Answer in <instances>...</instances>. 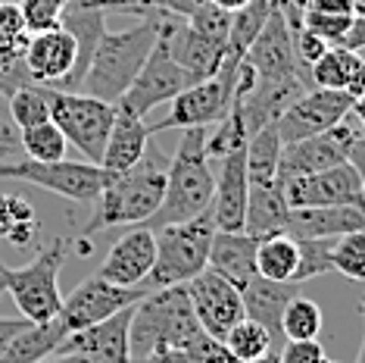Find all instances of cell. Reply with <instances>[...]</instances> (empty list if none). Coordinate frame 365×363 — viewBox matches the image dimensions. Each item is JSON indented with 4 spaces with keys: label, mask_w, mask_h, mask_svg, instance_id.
I'll return each mask as SVG.
<instances>
[{
    "label": "cell",
    "mask_w": 365,
    "mask_h": 363,
    "mask_svg": "<svg viewBox=\"0 0 365 363\" xmlns=\"http://www.w3.org/2000/svg\"><path fill=\"white\" fill-rule=\"evenodd\" d=\"M212 338L197 323L185 285L160 288L135 304L128 329L131 360L160 351H203Z\"/></svg>",
    "instance_id": "obj_1"
},
{
    "label": "cell",
    "mask_w": 365,
    "mask_h": 363,
    "mask_svg": "<svg viewBox=\"0 0 365 363\" xmlns=\"http://www.w3.org/2000/svg\"><path fill=\"white\" fill-rule=\"evenodd\" d=\"M165 169H169V160L150 141L140 163L122 172H106V182L101 188V197L94 201L97 207L91 222L85 226V235L101 232V229L144 226L163 204Z\"/></svg>",
    "instance_id": "obj_2"
},
{
    "label": "cell",
    "mask_w": 365,
    "mask_h": 363,
    "mask_svg": "<svg viewBox=\"0 0 365 363\" xmlns=\"http://www.w3.org/2000/svg\"><path fill=\"white\" fill-rule=\"evenodd\" d=\"M206 135L210 129H185L165 169V194L160 210L144 222L147 229L175 226L190 222L203 213H210L212 192H215V172L206 154Z\"/></svg>",
    "instance_id": "obj_3"
},
{
    "label": "cell",
    "mask_w": 365,
    "mask_h": 363,
    "mask_svg": "<svg viewBox=\"0 0 365 363\" xmlns=\"http://www.w3.org/2000/svg\"><path fill=\"white\" fill-rule=\"evenodd\" d=\"M156 35H160V16L140 19L138 26L125 31H106L91 56V66L78 91L97 97V101L115 104L131 88L138 72L144 69L147 56L156 44Z\"/></svg>",
    "instance_id": "obj_4"
},
{
    "label": "cell",
    "mask_w": 365,
    "mask_h": 363,
    "mask_svg": "<svg viewBox=\"0 0 365 363\" xmlns=\"http://www.w3.org/2000/svg\"><path fill=\"white\" fill-rule=\"evenodd\" d=\"M69 254V238H53L41 247L35 260L26 267H6L0 260V294H10L29 323H51L60 317V272Z\"/></svg>",
    "instance_id": "obj_5"
},
{
    "label": "cell",
    "mask_w": 365,
    "mask_h": 363,
    "mask_svg": "<svg viewBox=\"0 0 365 363\" xmlns=\"http://www.w3.org/2000/svg\"><path fill=\"white\" fill-rule=\"evenodd\" d=\"M212 217L190 219V222H175V226L153 229L156 238V260L150 276L144 279V292H160V288H175L187 285L197 279L210 263V242H212Z\"/></svg>",
    "instance_id": "obj_6"
},
{
    "label": "cell",
    "mask_w": 365,
    "mask_h": 363,
    "mask_svg": "<svg viewBox=\"0 0 365 363\" xmlns=\"http://www.w3.org/2000/svg\"><path fill=\"white\" fill-rule=\"evenodd\" d=\"M51 119L60 126L76 151L88 156V163L101 166V156L110 138L113 119H115V104L97 101L85 91H53L51 88Z\"/></svg>",
    "instance_id": "obj_7"
},
{
    "label": "cell",
    "mask_w": 365,
    "mask_h": 363,
    "mask_svg": "<svg viewBox=\"0 0 365 363\" xmlns=\"http://www.w3.org/2000/svg\"><path fill=\"white\" fill-rule=\"evenodd\" d=\"M235 56H228L222 63V69L212 79L197 81V85L185 88L181 94L172 101L165 119L153 122L150 135L165 129H212L219 119H225V113L235 106V72H237Z\"/></svg>",
    "instance_id": "obj_8"
},
{
    "label": "cell",
    "mask_w": 365,
    "mask_h": 363,
    "mask_svg": "<svg viewBox=\"0 0 365 363\" xmlns=\"http://www.w3.org/2000/svg\"><path fill=\"white\" fill-rule=\"evenodd\" d=\"M0 179L26 182V185L44 188L76 204H91L101 197V188L106 182V169L88 160H56V163H38V160H13L0 166Z\"/></svg>",
    "instance_id": "obj_9"
},
{
    "label": "cell",
    "mask_w": 365,
    "mask_h": 363,
    "mask_svg": "<svg viewBox=\"0 0 365 363\" xmlns=\"http://www.w3.org/2000/svg\"><path fill=\"white\" fill-rule=\"evenodd\" d=\"M185 88H190V79L185 76V69L175 63V56L169 51V41L160 31L156 35V44L150 56H147L144 69L138 72V79L131 81V88L115 101V106L135 113V116L144 119L150 110L163 104H172Z\"/></svg>",
    "instance_id": "obj_10"
},
{
    "label": "cell",
    "mask_w": 365,
    "mask_h": 363,
    "mask_svg": "<svg viewBox=\"0 0 365 363\" xmlns=\"http://www.w3.org/2000/svg\"><path fill=\"white\" fill-rule=\"evenodd\" d=\"M144 294V288H122L115 282H106L103 276H91L63 298L60 323L66 326V332H78V329L97 326L115 317L125 307H135Z\"/></svg>",
    "instance_id": "obj_11"
},
{
    "label": "cell",
    "mask_w": 365,
    "mask_h": 363,
    "mask_svg": "<svg viewBox=\"0 0 365 363\" xmlns=\"http://www.w3.org/2000/svg\"><path fill=\"white\" fill-rule=\"evenodd\" d=\"M350 113H353L350 94H344V91H328V88H309L281 113L275 129H278L281 141L294 144V141L322 135V131L346 122Z\"/></svg>",
    "instance_id": "obj_12"
},
{
    "label": "cell",
    "mask_w": 365,
    "mask_h": 363,
    "mask_svg": "<svg viewBox=\"0 0 365 363\" xmlns=\"http://www.w3.org/2000/svg\"><path fill=\"white\" fill-rule=\"evenodd\" d=\"M187 301L194 307L197 323L203 326V332L222 342L231 326H237L244 319V298H240V288L231 285L225 276L212 269H203L197 279H190L185 285Z\"/></svg>",
    "instance_id": "obj_13"
},
{
    "label": "cell",
    "mask_w": 365,
    "mask_h": 363,
    "mask_svg": "<svg viewBox=\"0 0 365 363\" xmlns=\"http://www.w3.org/2000/svg\"><path fill=\"white\" fill-rule=\"evenodd\" d=\"M356 138H359V131H356L353 126H346V122H340V126L322 131V135H312V138H303V141L284 144L278 176L297 179V176H312V172L340 166V163L350 160V151H353Z\"/></svg>",
    "instance_id": "obj_14"
},
{
    "label": "cell",
    "mask_w": 365,
    "mask_h": 363,
    "mask_svg": "<svg viewBox=\"0 0 365 363\" xmlns=\"http://www.w3.org/2000/svg\"><path fill=\"white\" fill-rule=\"evenodd\" d=\"M78 47L76 38L63 26L35 31L26 44V66L35 85L53 88V91H72V72H76Z\"/></svg>",
    "instance_id": "obj_15"
},
{
    "label": "cell",
    "mask_w": 365,
    "mask_h": 363,
    "mask_svg": "<svg viewBox=\"0 0 365 363\" xmlns=\"http://www.w3.org/2000/svg\"><path fill=\"white\" fill-rule=\"evenodd\" d=\"M244 60L256 69L259 81H272V79H287V76H303L309 79V66H303L297 60V51H294V31H290L287 19H284V10L272 13V19L265 22V29L256 35V41L247 47Z\"/></svg>",
    "instance_id": "obj_16"
},
{
    "label": "cell",
    "mask_w": 365,
    "mask_h": 363,
    "mask_svg": "<svg viewBox=\"0 0 365 363\" xmlns=\"http://www.w3.org/2000/svg\"><path fill=\"white\" fill-rule=\"evenodd\" d=\"M247 197H250V176H247L244 151H235L219 160L215 192L210 204V217L215 232H244Z\"/></svg>",
    "instance_id": "obj_17"
},
{
    "label": "cell",
    "mask_w": 365,
    "mask_h": 363,
    "mask_svg": "<svg viewBox=\"0 0 365 363\" xmlns=\"http://www.w3.org/2000/svg\"><path fill=\"white\" fill-rule=\"evenodd\" d=\"M153 260H156L153 229L135 226L113 242L106 260L97 269V276H103L106 282H115L122 288H144V279L150 276Z\"/></svg>",
    "instance_id": "obj_18"
},
{
    "label": "cell",
    "mask_w": 365,
    "mask_h": 363,
    "mask_svg": "<svg viewBox=\"0 0 365 363\" xmlns=\"http://www.w3.org/2000/svg\"><path fill=\"white\" fill-rule=\"evenodd\" d=\"M131 313H135V307H125L122 313H115V317L103 319L97 326L69 332L53 354H85V357L97 363H131V348H128Z\"/></svg>",
    "instance_id": "obj_19"
},
{
    "label": "cell",
    "mask_w": 365,
    "mask_h": 363,
    "mask_svg": "<svg viewBox=\"0 0 365 363\" xmlns=\"http://www.w3.org/2000/svg\"><path fill=\"white\" fill-rule=\"evenodd\" d=\"M300 294V285L297 282H269L262 276H253L250 282L240 288V298H244V317L259 323L265 332L272 335L275 348L281 351L284 344V335H281V313L290 304V298Z\"/></svg>",
    "instance_id": "obj_20"
},
{
    "label": "cell",
    "mask_w": 365,
    "mask_h": 363,
    "mask_svg": "<svg viewBox=\"0 0 365 363\" xmlns=\"http://www.w3.org/2000/svg\"><path fill=\"white\" fill-rule=\"evenodd\" d=\"M290 204H287V179L275 176L272 182H250V197H247V219L244 232L253 238L265 235H287Z\"/></svg>",
    "instance_id": "obj_21"
},
{
    "label": "cell",
    "mask_w": 365,
    "mask_h": 363,
    "mask_svg": "<svg viewBox=\"0 0 365 363\" xmlns=\"http://www.w3.org/2000/svg\"><path fill=\"white\" fill-rule=\"evenodd\" d=\"M150 138H153L150 126H147L144 119L135 116V113H128V110H122V106H115V119H113L110 138H106L101 166L106 172L131 169L135 163H140V156L147 154Z\"/></svg>",
    "instance_id": "obj_22"
},
{
    "label": "cell",
    "mask_w": 365,
    "mask_h": 363,
    "mask_svg": "<svg viewBox=\"0 0 365 363\" xmlns=\"http://www.w3.org/2000/svg\"><path fill=\"white\" fill-rule=\"evenodd\" d=\"M365 213L359 207H290V238H340L346 232H362Z\"/></svg>",
    "instance_id": "obj_23"
},
{
    "label": "cell",
    "mask_w": 365,
    "mask_h": 363,
    "mask_svg": "<svg viewBox=\"0 0 365 363\" xmlns=\"http://www.w3.org/2000/svg\"><path fill=\"white\" fill-rule=\"evenodd\" d=\"M256 247H259V238L247 232H212L206 269L219 272L231 285L244 288L256 276Z\"/></svg>",
    "instance_id": "obj_24"
},
{
    "label": "cell",
    "mask_w": 365,
    "mask_h": 363,
    "mask_svg": "<svg viewBox=\"0 0 365 363\" xmlns=\"http://www.w3.org/2000/svg\"><path fill=\"white\" fill-rule=\"evenodd\" d=\"M60 26L76 38V47H78L76 72H72V91H78L81 79H85V72L91 66V56H94L101 38L106 35V13L97 10V6H88V4H66Z\"/></svg>",
    "instance_id": "obj_25"
},
{
    "label": "cell",
    "mask_w": 365,
    "mask_h": 363,
    "mask_svg": "<svg viewBox=\"0 0 365 363\" xmlns=\"http://www.w3.org/2000/svg\"><path fill=\"white\" fill-rule=\"evenodd\" d=\"M309 76L312 88L344 91L356 101L359 94H365V56L344 51V47H328L325 56L312 63Z\"/></svg>",
    "instance_id": "obj_26"
},
{
    "label": "cell",
    "mask_w": 365,
    "mask_h": 363,
    "mask_svg": "<svg viewBox=\"0 0 365 363\" xmlns=\"http://www.w3.org/2000/svg\"><path fill=\"white\" fill-rule=\"evenodd\" d=\"M66 335L69 332H66V326L60 323V317L51 319V323H29L6 344L0 363H41L60 348V342Z\"/></svg>",
    "instance_id": "obj_27"
},
{
    "label": "cell",
    "mask_w": 365,
    "mask_h": 363,
    "mask_svg": "<svg viewBox=\"0 0 365 363\" xmlns=\"http://www.w3.org/2000/svg\"><path fill=\"white\" fill-rule=\"evenodd\" d=\"M297 263H300L297 238H290L284 232L259 238V247H256V276L269 279V282H294Z\"/></svg>",
    "instance_id": "obj_28"
},
{
    "label": "cell",
    "mask_w": 365,
    "mask_h": 363,
    "mask_svg": "<svg viewBox=\"0 0 365 363\" xmlns=\"http://www.w3.org/2000/svg\"><path fill=\"white\" fill-rule=\"evenodd\" d=\"M284 0H250L247 6H240L237 13H231V31H228V56L244 60L247 47L256 41V35L265 29V22L272 19V13Z\"/></svg>",
    "instance_id": "obj_29"
},
{
    "label": "cell",
    "mask_w": 365,
    "mask_h": 363,
    "mask_svg": "<svg viewBox=\"0 0 365 363\" xmlns=\"http://www.w3.org/2000/svg\"><path fill=\"white\" fill-rule=\"evenodd\" d=\"M281 151H284V141H281L275 122L272 126H262L259 131H253L247 138L244 147V160H247V176L250 182H272L278 176L281 166Z\"/></svg>",
    "instance_id": "obj_30"
},
{
    "label": "cell",
    "mask_w": 365,
    "mask_h": 363,
    "mask_svg": "<svg viewBox=\"0 0 365 363\" xmlns=\"http://www.w3.org/2000/svg\"><path fill=\"white\" fill-rule=\"evenodd\" d=\"M6 106V116L16 129H31L41 126V122L51 119V88L44 85H26L19 91H13L10 97L4 101Z\"/></svg>",
    "instance_id": "obj_31"
},
{
    "label": "cell",
    "mask_w": 365,
    "mask_h": 363,
    "mask_svg": "<svg viewBox=\"0 0 365 363\" xmlns=\"http://www.w3.org/2000/svg\"><path fill=\"white\" fill-rule=\"evenodd\" d=\"M322 326H325V317H322V307L312 298H290V304L281 313V335L284 342H309V338H319Z\"/></svg>",
    "instance_id": "obj_32"
},
{
    "label": "cell",
    "mask_w": 365,
    "mask_h": 363,
    "mask_svg": "<svg viewBox=\"0 0 365 363\" xmlns=\"http://www.w3.org/2000/svg\"><path fill=\"white\" fill-rule=\"evenodd\" d=\"M19 147L26 154V160H38V163H56V160H66V135L60 131L53 119L41 122V126H31V129H22L19 131Z\"/></svg>",
    "instance_id": "obj_33"
},
{
    "label": "cell",
    "mask_w": 365,
    "mask_h": 363,
    "mask_svg": "<svg viewBox=\"0 0 365 363\" xmlns=\"http://www.w3.org/2000/svg\"><path fill=\"white\" fill-rule=\"evenodd\" d=\"M222 344L228 348V354L235 357L237 363H250L256 357H262L265 351H278L275 342H272V335L265 332L259 323H253V319H240L237 326H231V332L222 338Z\"/></svg>",
    "instance_id": "obj_34"
},
{
    "label": "cell",
    "mask_w": 365,
    "mask_h": 363,
    "mask_svg": "<svg viewBox=\"0 0 365 363\" xmlns=\"http://www.w3.org/2000/svg\"><path fill=\"white\" fill-rule=\"evenodd\" d=\"M247 138H250V129H247L244 116H240L237 106H231L225 113V119H219L215 126L210 129V135H206V154L212 156H228L235 151H244L247 147Z\"/></svg>",
    "instance_id": "obj_35"
},
{
    "label": "cell",
    "mask_w": 365,
    "mask_h": 363,
    "mask_svg": "<svg viewBox=\"0 0 365 363\" xmlns=\"http://www.w3.org/2000/svg\"><path fill=\"white\" fill-rule=\"evenodd\" d=\"M331 267H334V272L350 279V282H365V229L334 238Z\"/></svg>",
    "instance_id": "obj_36"
},
{
    "label": "cell",
    "mask_w": 365,
    "mask_h": 363,
    "mask_svg": "<svg viewBox=\"0 0 365 363\" xmlns=\"http://www.w3.org/2000/svg\"><path fill=\"white\" fill-rule=\"evenodd\" d=\"M297 247H300V263H297V272H294L297 285L312 282V279L334 272V267H331V247H334V238H300Z\"/></svg>",
    "instance_id": "obj_37"
},
{
    "label": "cell",
    "mask_w": 365,
    "mask_h": 363,
    "mask_svg": "<svg viewBox=\"0 0 365 363\" xmlns=\"http://www.w3.org/2000/svg\"><path fill=\"white\" fill-rule=\"evenodd\" d=\"M29 44V29L16 0L0 4V60H22Z\"/></svg>",
    "instance_id": "obj_38"
},
{
    "label": "cell",
    "mask_w": 365,
    "mask_h": 363,
    "mask_svg": "<svg viewBox=\"0 0 365 363\" xmlns=\"http://www.w3.org/2000/svg\"><path fill=\"white\" fill-rule=\"evenodd\" d=\"M16 6H19L29 35H35V31H47V29L60 26V16L66 10V0H19Z\"/></svg>",
    "instance_id": "obj_39"
},
{
    "label": "cell",
    "mask_w": 365,
    "mask_h": 363,
    "mask_svg": "<svg viewBox=\"0 0 365 363\" xmlns=\"http://www.w3.org/2000/svg\"><path fill=\"white\" fill-rule=\"evenodd\" d=\"M187 26L197 29L200 35H206L210 41H215V44H222L228 51V31H231V13L219 10V6H212L210 0L200 6L197 13L187 16Z\"/></svg>",
    "instance_id": "obj_40"
},
{
    "label": "cell",
    "mask_w": 365,
    "mask_h": 363,
    "mask_svg": "<svg viewBox=\"0 0 365 363\" xmlns=\"http://www.w3.org/2000/svg\"><path fill=\"white\" fill-rule=\"evenodd\" d=\"M353 16H325V13H312V10H303V26L315 31L322 41H325L328 47H337L340 38L346 35V29H350Z\"/></svg>",
    "instance_id": "obj_41"
},
{
    "label": "cell",
    "mask_w": 365,
    "mask_h": 363,
    "mask_svg": "<svg viewBox=\"0 0 365 363\" xmlns=\"http://www.w3.org/2000/svg\"><path fill=\"white\" fill-rule=\"evenodd\" d=\"M35 219H38V213L26 197L0 192V238H6L22 222H35Z\"/></svg>",
    "instance_id": "obj_42"
},
{
    "label": "cell",
    "mask_w": 365,
    "mask_h": 363,
    "mask_svg": "<svg viewBox=\"0 0 365 363\" xmlns=\"http://www.w3.org/2000/svg\"><path fill=\"white\" fill-rule=\"evenodd\" d=\"M278 360L281 363H325L328 354L319 338H309V342H284L278 351Z\"/></svg>",
    "instance_id": "obj_43"
},
{
    "label": "cell",
    "mask_w": 365,
    "mask_h": 363,
    "mask_svg": "<svg viewBox=\"0 0 365 363\" xmlns=\"http://www.w3.org/2000/svg\"><path fill=\"white\" fill-rule=\"evenodd\" d=\"M290 31H294V51H297V60H300L303 66H309V69H312V63L325 56L328 44H325V41H322L319 35H315V31L306 29L303 22H300L297 29H290Z\"/></svg>",
    "instance_id": "obj_44"
},
{
    "label": "cell",
    "mask_w": 365,
    "mask_h": 363,
    "mask_svg": "<svg viewBox=\"0 0 365 363\" xmlns=\"http://www.w3.org/2000/svg\"><path fill=\"white\" fill-rule=\"evenodd\" d=\"M22 147H19V129L6 116V106L0 104V166L13 160H22Z\"/></svg>",
    "instance_id": "obj_45"
},
{
    "label": "cell",
    "mask_w": 365,
    "mask_h": 363,
    "mask_svg": "<svg viewBox=\"0 0 365 363\" xmlns=\"http://www.w3.org/2000/svg\"><path fill=\"white\" fill-rule=\"evenodd\" d=\"M131 363H203V351H160L150 357H138Z\"/></svg>",
    "instance_id": "obj_46"
},
{
    "label": "cell",
    "mask_w": 365,
    "mask_h": 363,
    "mask_svg": "<svg viewBox=\"0 0 365 363\" xmlns=\"http://www.w3.org/2000/svg\"><path fill=\"white\" fill-rule=\"evenodd\" d=\"M344 51H353V54H362L365 51V16H353L350 29H346V35L340 38V44Z\"/></svg>",
    "instance_id": "obj_47"
},
{
    "label": "cell",
    "mask_w": 365,
    "mask_h": 363,
    "mask_svg": "<svg viewBox=\"0 0 365 363\" xmlns=\"http://www.w3.org/2000/svg\"><path fill=\"white\" fill-rule=\"evenodd\" d=\"M306 10L325 16H356V0H309Z\"/></svg>",
    "instance_id": "obj_48"
},
{
    "label": "cell",
    "mask_w": 365,
    "mask_h": 363,
    "mask_svg": "<svg viewBox=\"0 0 365 363\" xmlns=\"http://www.w3.org/2000/svg\"><path fill=\"white\" fill-rule=\"evenodd\" d=\"M26 326H29V319H22V317H0V357H4L6 344H10Z\"/></svg>",
    "instance_id": "obj_49"
},
{
    "label": "cell",
    "mask_w": 365,
    "mask_h": 363,
    "mask_svg": "<svg viewBox=\"0 0 365 363\" xmlns=\"http://www.w3.org/2000/svg\"><path fill=\"white\" fill-rule=\"evenodd\" d=\"M38 235V219L35 222H22V226H16L10 235H6V242L16 244V247H29L31 242H35Z\"/></svg>",
    "instance_id": "obj_50"
},
{
    "label": "cell",
    "mask_w": 365,
    "mask_h": 363,
    "mask_svg": "<svg viewBox=\"0 0 365 363\" xmlns=\"http://www.w3.org/2000/svg\"><path fill=\"white\" fill-rule=\"evenodd\" d=\"M350 166L359 172V182H362V192H365V135L356 138L353 151H350Z\"/></svg>",
    "instance_id": "obj_51"
},
{
    "label": "cell",
    "mask_w": 365,
    "mask_h": 363,
    "mask_svg": "<svg viewBox=\"0 0 365 363\" xmlns=\"http://www.w3.org/2000/svg\"><path fill=\"white\" fill-rule=\"evenodd\" d=\"M41 363H97V360L85 357V354H51V357H44Z\"/></svg>",
    "instance_id": "obj_52"
},
{
    "label": "cell",
    "mask_w": 365,
    "mask_h": 363,
    "mask_svg": "<svg viewBox=\"0 0 365 363\" xmlns=\"http://www.w3.org/2000/svg\"><path fill=\"white\" fill-rule=\"evenodd\" d=\"M212 6H219V10H225V13H237L240 6H247L250 0H210Z\"/></svg>",
    "instance_id": "obj_53"
},
{
    "label": "cell",
    "mask_w": 365,
    "mask_h": 363,
    "mask_svg": "<svg viewBox=\"0 0 365 363\" xmlns=\"http://www.w3.org/2000/svg\"><path fill=\"white\" fill-rule=\"evenodd\" d=\"M353 116L359 119V126L365 129V94H359V97L353 101Z\"/></svg>",
    "instance_id": "obj_54"
},
{
    "label": "cell",
    "mask_w": 365,
    "mask_h": 363,
    "mask_svg": "<svg viewBox=\"0 0 365 363\" xmlns=\"http://www.w3.org/2000/svg\"><path fill=\"white\" fill-rule=\"evenodd\" d=\"M250 363H281V360H278V351H265L262 357H256V360H250Z\"/></svg>",
    "instance_id": "obj_55"
},
{
    "label": "cell",
    "mask_w": 365,
    "mask_h": 363,
    "mask_svg": "<svg viewBox=\"0 0 365 363\" xmlns=\"http://www.w3.org/2000/svg\"><path fill=\"white\" fill-rule=\"evenodd\" d=\"M356 16H365V0H356Z\"/></svg>",
    "instance_id": "obj_56"
},
{
    "label": "cell",
    "mask_w": 365,
    "mask_h": 363,
    "mask_svg": "<svg viewBox=\"0 0 365 363\" xmlns=\"http://www.w3.org/2000/svg\"><path fill=\"white\" fill-rule=\"evenodd\" d=\"M287 4H294V6H300V10H306V6H309V0H287Z\"/></svg>",
    "instance_id": "obj_57"
},
{
    "label": "cell",
    "mask_w": 365,
    "mask_h": 363,
    "mask_svg": "<svg viewBox=\"0 0 365 363\" xmlns=\"http://www.w3.org/2000/svg\"><path fill=\"white\" fill-rule=\"evenodd\" d=\"M362 319H365V301H362Z\"/></svg>",
    "instance_id": "obj_58"
},
{
    "label": "cell",
    "mask_w": 365,
    "mask_h": 363,
    "mask_svg": "<svg viewBox=\"0 0 365 363\" xmlns=\"http://www.w3.org/2000/svg\"><path fill=\"white\" fill-rule=\"evenodd\" d=\"M325 363H340V360H331V357H328V360H325Z\"/></svg>",
    "instance_id": "obj_59"
},
{
    "label": "cell",
    "mask_w": 365,
    "mask_h": 363,
    "mask_svg": "<svg viewBox=\"0 0 365 363\" xmlns=\"http://www.w3.org/2000/svg\"><path fill=\"white\" fill-rule=\"evenodd\" d=\"M0 4H10V0H0Z\"/></svg>",
    "instance_id": "obj_60"
},
{
    "label": "cell",
    "mask_w": 365,
    "mask_h": 363,
    "mask_svg": "<svg viewBox=\"0 0 365 363\" xmlns=\"http://www.w3.org/2000/svg\"><path fill=\"white\" fill-rule=\"evenodd\" d=\"M0 104H4V97H0Z\"/></svg>",
    "instance_id": "obj_61"
},
{
    "label": "cell",
    "mask_w": 365,
    "mask_h": 363,
    "mask_svg": "<svg viewBox=\"0 0 365 363\" xmlns=\"http://www.w3.org/2000/svg\"><path fill=\"white\" fill-rule=\"evenodd\" d=\"M362 56H365V51H362Z\"/></svg>",
    "instance_id": "obj_62"
}]
</instances>
